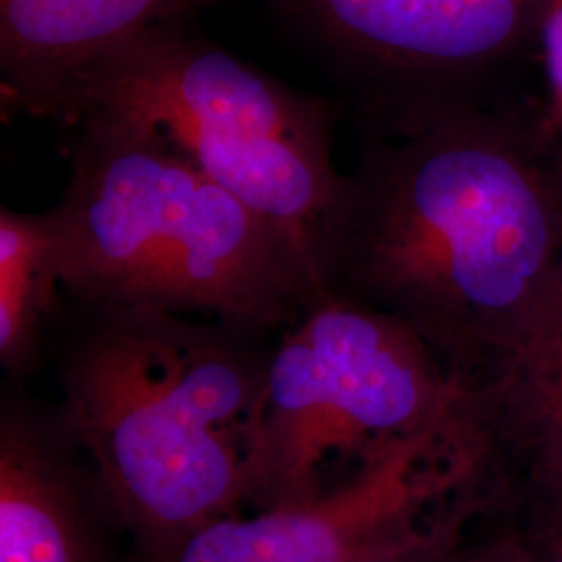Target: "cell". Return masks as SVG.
I'll use <instances>...</instances> for the list:
<instances>
[{
  "label": "cell",
  "mask_w": 562,
  "mask_h": 562,
  "mask_svg": "<svg viewBox=\"0 0 562 562\" xmlns=\"http://www.w3.org/2000/svg\"><path fill=\"white\" fill-rule=\"evenodd\" d=\"M482 440L461 402L442 423L299 503L229 515L171 562H371L425 527V508L473 471Z\"/></svg>",
  "instance_id": "obj_7"
},
{
  "label": "cell",
  "mask_w": 562,
  "mask_h": 562,
  "mask_svg": "<svg viewBox=\"0 0 562 562\" xmlns=\"http://www.w3.org/2000/svg\"><path fill=\"white\" fill-rule=\"evenodd\" d=\"M538 42L550 83L548 115L562 130V0H540Z\"/></svg>",
  "instance_id": "obj_13"
},
{
  "label": "cell",
  "mask_w": 562,
  "mask_h": 562,
  "mask_svg": "<svg viewBox=\"0 0 562 562\" xmlns=\"http://www.w3.org/2000/svg\"><path fill=\"white\" fill-rule=\"evenodd\" d=\"M543 562H562V540H561V548H559V550H557V552H554V554H552V557H550V559H548V561H543Z\"/></svg>",
  "instance_id": "obj_14"
},
{
  "label": "cell",
  "mask_w": 562,
  "mask_h": 562,
  "mask_svg": "<svg viewBox=\"0 0 562 562\" xmlns=\"http://www.w3.org/2000/svg\"><path fill=\"white\" fill-rule=\"evenodd\" d=\"M80 304V302H76ZM57 423L150 562L248 501L271 352L222 323L80 304Z\"/></svg>",
  "instance_id": "obj_2"
},
{
  "label": "cell",
  "mask_w": 562,
  "mask_h": 562,
  "mask_svg": "<svg viewBox=\"0 0 562 562\" xmlns=\"http://www.w3.org/2000/svg\"><path fill=\"white\" fill-rule=\"evenodd\" d=\"M280 2L355 81L367 136L508 102L504 81L540 21V0Z\"/></svg>",
  "instance_id": "obj_6"
},
{
  "label": "cell",
  "mask_w": 562,
  "mask_h": 562,
  "mask_svg": "<svg viewBox=\"0 0 562 562\" xmlns=\"http://www.w3.org/2000/svg\"><path fill=\"white\" fill-rule=\"evenodd\" d=\"M50 120L161 144L308 244L344 178L331 155L334 104L255 69L188 20L92 63Z\"/></svg>",
  "instance_id": "obj_4"
},
{
  "label": "cell",
  "mask_w": 562,
  "mask_h": 562,
  "mask_svg": "<svg viewBox=\"0 0 562 562\" xmlns=\"http://www.w3.org/2000/svg\"><path fill=\"white\" fill-rule=\"evenodd\" d=\"M60 427L18 402L0 422V562H102L101 542Z\"/></svg>",
  "instance_id": "obj_10"
},
{
  "label": "cell",
  "mask_w": 562,
  "mask_h": 562,
  "mask_svg": "<svg viewBox=\"0 0 562 562\" xmlns=\"http://www.w3.org/2000/svg\"><path fill=\"white\" fill-rule=\"evenodd\" d=\"M217 0H0L2 102L50 120L65 88L92 63L165 21Z\"/></svg>",
  "instance_id": "obj_8"
},
{
  "label": "cell",
  "mask_w": 562,
  "mask_h": 562,
  "mask_svg": "<svg viewBox=\"0 0 562 562\" xmlns=\"http://www.w3.org/2000/svg\"><path fill=\"white\" fill-rule=\"evenodd\" d=\"M461 396L413 327L325 292L271 350L246 503L317 496L448 419Z\"/></svg>",
  "instance_id": "obj_5"
},
{
  "label": "cell",
  "mask_w": 562,
  "mask_h": 562,
  "mask_svg": "<svg viewBox=\"0 0 562 562\" xmlns=\"http://www.w3.org/2000/svg\"><path fill=\"white\" fill-rule=\"evenodd\" d=\"M371 562H501L494 554L464 550L457 542L452 525L438 522Z\"/></svg>",
  "instance_id": "obj_12"
},
{
  "label": "cell",
  "mask_w": 562,
  "mask_h": 562,
  "mask_svg": "<svg viewBox=\"0 0 562 562\" xmlns=\"http://www.w3.org/2000/svg\"><path fill=\"white\" fill-rule=\"evenodd\" d=\"M63 292L142 306L259 338L327 292L311 244L161 144L78 130L50 209Z\"/></svg>",
  "instance_id": "obj_3"
},
{
  "label": "cell",
  "mask_w": 562,
  "mask_h": 562,
  "mask_svg": "<svg viewBox=\"0 0 562 562\" xmlns=\"http://www.w3.org/2000/svg\"><path fill=\"white\" fill-rule=\"evenodd\" d=\"M63 292L59 241L50 209L0 211V362L25 375L41 359L42 336Z\"/></svg>",
  "instance_id": "obj_11"
},
{
  "label": "cell",
  "mask_w": 562,
  "mask_h": 562,
  "mask_svg": "<svg viewBox=\"0 0 562 562\" xmlns=\"http://www.w3.org/2000/svg\"><path fill=\"white\" fill-rule=\"evenodd\" d=\"M462 387L483 442H521L562 510V257L494 361Z\"/></svg>",
  "instance_id": "obj_9"
},
{
  "label": "cell",
  "mask_w": 562,
  "mask_h": 562,
  "mask_svg": "<svg viewBox=\"0 0 562 562\" xmlns=\"http://www.w3.org/2000/svg\"><path fill=\"white\" fill-rule=\"evenodd\" d=\"M327 292L413 327L459 383L562 257V130L510 102L367 136L311 240Z\"/></svg>",
  "instance_id": "obj_1"
}]
</instances>
